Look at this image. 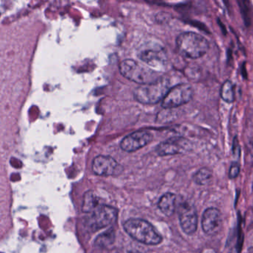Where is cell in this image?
I'll use <instances>...</instances> for the list:
<instances>
[{
	"instance_id": "d6986e66",
	"label": "cell",
	"mask_w": 253,
	"mask_h": 253,
	"mask_svg": "<svg viewBox=\"0 0 253 253\" xmlns=\"http://www.w3.org/2000/svg\"><path fill=\"white\" fill-rule=\"evenodd\" d=\"M113 253H140L139 252L130 251V250H118Z\"/></svg>"
},
{
	"instance_id": "e0dca14e",
	"label": "cell",
	"mask_w": 253,
	"mask_h": 253,
	"mask_svg": "<svg viewBox=\"0 0 253 253\" xmlns=\"http://www.w3.org/2000/svg\"><path fill=\"white\" fill-rule=\"evenodd\" d=\"M114 234L111 233L109 235H107V232L106 233L103 234V235H100L97 238V244H98L99 246H109V244H112L114 241Z\"/></svg>"
},
{
	"instance_id": "3957f363",
	"label": "cell",
	"mask_w": 253,
	"mask_h": 253,
	"mask_svg": "<svg viewBox=\"0 0 253 253\" xmlns=\"http://www.w3.org/2000/svg\"><path fill=\"white\" fill-rule=\"evenodd\" d=\"M119 69L123 76L140 85L152 84L161 78L157 71L147 65L130 59L121 62Z\"/></svg>"
},
{
	"instance_id": "277c9868",
	"label": "cell",
	"mask_w": 253,
	"mask_h": 253,
	"mask_svg": "<svg viewBox=\"0 0 253 253\" xmlns=\"http://www.w3.org/2000/svg\"><path fill=\"white\" fill-rule=\"evenodd\" d=\"M169 79L161 77L152 84L140 85L134 91V99L143 104H156L163 101L164 97L171 89Z\"/></svg>"
},
{
	"instance_id": "ffe728a7",
	"label": "cell",
	"mask_w": 253,
	"mask_h": 253,
	"mask_svg": "<svg viewBox=\"0 0 253 253\" xmlns=\"http://www.w3.org/2000/svg\"><path fill=\"white\" fill-rule=\"evenodd\" d=\"M229 253H237L236 250H232V251L230 252Z\"/></svg>"
},
{
	"instance_id": "ac0fdd59",
	"label": "cell",
	"mask_w": 253,
	"mask_h": 253,
	"mask_svg": "<svg viewBox=\"0 0 253 253\" xmlns=\"http://www.w3.org/2000/svg\"><path fill=\"white\" fill-rule=\"evenodd\" d=\"M240 173V164L238 162H233L229 168V176L230 178L234 179L238 177Z\"/></svg>"
},
{
	"instance_id": "4fadbf2b",
	"label": "cell",
	"mask_w": 253,
	"mask_h": 253,
	"mask_svg": "<svg viewBox=\"0 0 253 253\" xmlns=\"http://www.w3.org/2000/svg\"><path fill=\"white\" fill-rule=\"evenodd\" d=\"M176 195L171 192H167L160 198L158 208L165 215L170 217L172 215L176 209Z\"/></svg>"
},
{
	"instance_id": "9c48e42d",
	"label": "cell",
	"mask_w": 253,
	"mask_h": 253,
	"mask_svg": "<svg viewBox=\"0 0 253 253\" xmlns=\"http://www.w3.org/2000/svg\"><path fill=\"white\" fill-rule=\"evenodd\" d=\"M191 149V142L183 137H172L160 143L156 152L160 156L178 155L188 152Z\"/></svg>"
},
{
	"instance_id": "7a4b0ae2",
	"label": "cell",
	"mask_w": 253,
	"mask_h": 253,
	"mask_svg": "<svg viewBox=\"0 0 253 253\" xmlns=\"http://www.w3.org/2000/svg\"><path fill=\"white\" fill-rule=\"evenodd\" d=\"M124 227L133 239L146 245H158L163 241L161 234L149 222L143 219H129L125 222Z\"/></svg>"
},
{
	"instance_id": "8fae6325",
	"label": "cell",
	"mask_w": 253,
	"mask_h": 253,
	"mask_svg": "<svg viewBox=\"0 0 253 253\" xmlns=\"http://www.w3.org/2000/svg\"><path fill=\"white\" fill-rule=\"evenodd\" d=\"M221 225V213L218 209L210 207L204 211L201 217V227L206 235L212 236L218 233Z\"/></svg>"
},
{
	"instance_id": "8992f818",
	"label": "cell",
	"mask_w": 253,
	"mask_h": 253,
	"mask_svg": "<svg viewBox=\"0 0 253 253\" xmlns=\"http://www.w3.org/2000/svg\"><path fill=\"white\" fill-rule=\"evenodd\" d=\"M118 214L116 209L102 204L89 213L87 223L93 231L99 230L115 223L118 219Z\"/></svg>"
},
{
	"instance_id": "5b68a950",
	"label": "cell",
	"mask_w": 253,
	"mask_h": 253,
	"mask_svg": "<svg viewBox=\"0 0 253 253\" xmlns=\"http://www.w3.org/2000/svg\"><path fill=\"white\" fill-rule=\"evenodd\" d=\"M193 87L189 84H179L171 87L162 101L164 109H174L189 103L193 98Z\"/></svg>"
},
{
	"instance_id": "ba28073f",
	"label": "cell",
	"mask_w": 253,
	"mask_h": 253,
	"mask_svg": "<svg viewBox=\"0 0 253 253\" xmlns=\"http://www.w3.org/2000/svg\"><path fill=\"white\" fill-rule=\"evenodd\" d=\"M140 58L154 70H162L168 64L167 52L163 47L159 45L145 48L140 52Z\"/></svg>"
},
{
	"instance_id": "52a82bcc",
	"label": "cell",
	"mask_w": 253,
	"mask_h": 253,
	"mask_svg": "<svg viewBox=\"0 0 253 253\" xmlns=\"http://www.w3.org/2000/svg\"><path fill=\"white\" fill-rule=\"evenodd\" d=\"M178 218L182 231L186 235H192L196 232L198 226V216L196 209L189 203H183L179 207Z\"/></svg>"
},
{
	"instance_id": "7c38bea8",
	"label": "cell",
	"mask_w": 253,
	"mask_h": 253,
	"mask_svg": "<svg viewBox=\"0 0 253 253\" xmlns=\"http://www.w3.org/2000/svg\"><path fill=\"white\" fill-rule=\"evenodd\" d=\"M153 140L152 133L148 131H137L123 139L121 147L127 152H133L149 144Z\"/></svg>"
},
{
	"instance_id": "2e32d148",
	"label": "cell",
	"mask_w": 253,
	"mask_h": 253,
	"mask_svg": "<svg viewBox=\"0 0 253 253\" xmlns=\"http://www.w3.org/2000/svg\"><path fill=\"white\" fill-rule=\"evenodd\" d=\"M235 88L232 81H226L220 88V97L227 103H233L235 100Z\"/></svg>"
},
{
	"instance_id": "5bb4252c",
	"label": "cell",
	"mask_w": 253,
	"mask_h": 253,
	"mask_svg": "<svg viewBox=\"0 0 253 253\" xmlns=\"http://www.w3.org/2000/svg\"><path fill=\"white\" fill-rule=\"evenodd\" d=\"M100 205L102 204H100V199L94 192H88L85 193L83 204V211L84 212L89 214Z\"/></svg>"
},
{
	"instance_id": "30bf717a",
	"label": "cell",
	"mask_w": 253,
	"mask_h": 253,
	"mask_svg": "<svg viewBox=\"0 0 253 253\" xmlns=\"http://www.w3.org/2000/svg\"><path fill=\"white\" fill-rule=\"evenodd\" d=\"M92 170L97 175L113 176L119 175L124 168L112 157L100 155L93 161Z\"/></svg>"
},
{
	"instance_id": "9a60e30c",
	"label": "cell",
	"mask_w": 253,
	"mask_h": 253,
	"mask_svg": "<svg viewBox=\"0 0 253 253\" xmlns=\"http://www.w3.org/2000/svg\"><path fill=\"white\" fill-rule=\"evenodd\" d=\"M193 181L200 186L209 184L212 179V172L208 168H201L194 174Z\"/></svg>"
},
{
	"instance_id": "6da1fadb",
	"label": "cell",
	"mask_w": 253,
	"mask_h": 253,
	"mask_svg": "<svg viewBox=\"0 0 253 253\" xmlns=\"http://www.w3.org/2000/svg\"><path fill=\"white\" fill-rule=\"evenodd\" d=\"M177 51L185 58L195 60L204 57L210 48L208 41L195 32H183L176 39Z\"/></svg>"
}]
</instances>
